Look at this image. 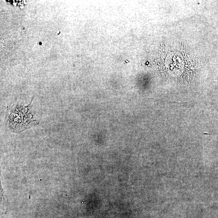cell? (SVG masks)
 I'll return each instance as SVG.
<instances>
[{"label": "cell", "instance_id": "1", "mask_svg": "<svg viewBox=\"0 0 218 218\" xmlns=\"http://www.w3.org/2000/svg\"><path fill=\"white\" fill-rule=\"evenodd\" d=\"M30 103L28 105H13L7 109L6 119L9 128L14 132H22L30 128L38 122L34 119L30 111Z\"/></svg>", "mask_w": 218, "mask_h": 218}]
</instances>
